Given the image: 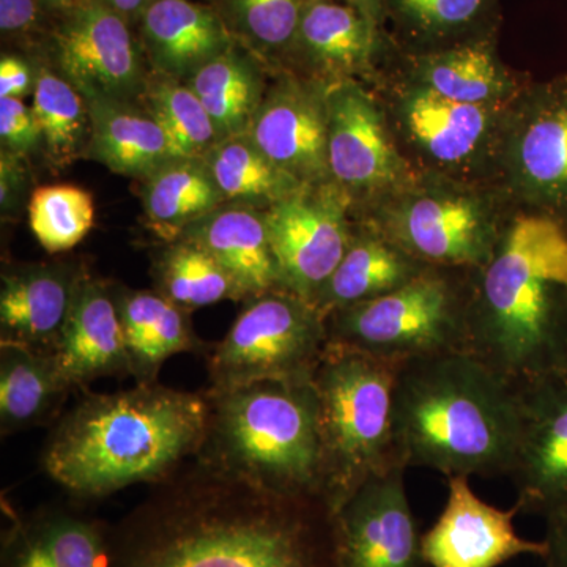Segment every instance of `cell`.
Returning a JSON list of instances; mask_svg holds the SVG:
<instances>
[{"instance_id":"34","label":"cell","mask_w":567,"mask_h":567,"mask_svg":"<svg viewBox=\"0 0 567 567\" xmlns=\"http://www.w3.org/2000/svg\"><path fill=\"white\" fill-rule=\"evenodd\" d=\"M91 193L74 185L40 186L29 200V224L48 252L70 251L93 227Z\"/></svg>"},{"instance_id":"31","label":"cell","mask_w":567,"mask_h":567,"mask_svg":"<svg viewBox=\"0 0 567 567\" xmlns=\"http://www.w3.org/2000/svg\"><path fill=\"white\" fill-rule=\"evenodd\" d=\"M155 279L158 293L188 312L224 300H246L223 265L188 238H177L163 249Z\"/></svg>"},{"instance_id":"40","label":"cell","mask_w":567,"mask_h":567,"mask_svg":"<svg viewBox=\"0 0 567 567\" xmlns=\"http://www.w3.org/2000/svg\"><path fill=\"white\" fill-rule=\"evenodd\" d=\"M37 76H33L31 66L20 58L6 55L0 61V99H24L33 93Z\"/></svg>"},{"instance_id":"7","label":"cell","mask_w":567,"mask_h":567,"mask_svg":"<svg viewBox=\"0 0 567 567\" xmlns=\"http://www.w3.org/2000/svg\"><path fill=\"white\" fill-rule=\"evenodd\" d=\"M466 315L447 279L421 271L393 292L331 312L328 342L405 363L466 350Z\"/></svg>"},{"instance_id":"4","label":"cell","mask_w":567,"mask_h":567,"mask_svg":"<svg viewBox=\"0 0 567 567\" xmlns=\"http://www.w3.org/2000/svg\"><path fill=\"white\" fill-rule=\"evenodd\" d=\"M466 352L522 385L567 369V230L524 216L483 265Z\"/></svg>"},{"instance_id":"11","label":"cell","mask_w":567,"mask_h":567,"mask_svg":"<svg viewBox=\"0 0 567 567\" xmlns=\"http://www.w3.org/2000/svg\"><path fill=\"white\" fill-rule=\"evenodd\" d=\"M404 475L401 464L377 473L331 516L334 567H427Z\"/></svg>"},{"instance_id":"26","label":"cell","mask_w":567,"mask_h":567,"mask_svg":"<svg viewBox=\"0 0 567 567\" xmlns=\"http://www.w3.org/2000/svg\"><path fill=\"white\" fill-rule=\"evenodd\" d=\"M69 391L54 353L0 344V427L3 434L43 423Z\"/></svg>"},{"instance_id":"18","label":"cell","mask_w":567,"mask_h":567,"mask_svg":"<svg viewBox=\"0 0 567 567\" xmlns=\"http://www.w3.org/2000/svg\"><path fill=\"white\" fill-rule=\"evenodd\" d=\"M141 37L153 73L183 82L235 44L224 18L192 0H153Z\"/></svg>"},{"instance_id":"19","label":"cell","mask_w":567,"mask_h":567,"mask_svg":"<svg viewBox=\"0 0 567 567\" xmlns=\"http://www.w3.org/2000/svg\"><path fill=\"white\" fill-rule=\"evenodd\" d=\"M401 244L427 262L483 267L495 251L486 219L472 200L429 196L402 216Z\"/></svg>"},{"instance_id":"17","label":"cell","mask_w":567,"mask_h":567,"mask_svg":"<svg viewBox=\"0 0 567 567\" xmlns=\"http://www.w3.org/2000/svg\"><path fill=\"white\" fill-rule=\"evenodd\" d=\"M84 276L65 265H25L2 276L0 344L54 353Z\"/></svg>"},{"instance_id":"3","label":"cell","mask_w":567,"mask_h":567,"mask_svg":"<svg viewBox=\"0 0 567 567\" xmlns=\"http://www.w3.org/2000/svg\"><path fill=\"white\" fill-rule=\"evenodd\" d=\"M210 404L151 383L92 394L63 417L44 451V470L66 491L104 496L159 480L207 439Z\"/></svg>"},{"instance_id":"35","label":"cell","mask_w":567,"mask_h":567,"mask_svg":"<svg viewBox=\"0 0 567 567\" xmlns=\"http://www.w3.org/2000/svg\"><path fill=\"white\" fill-rule=\"evenodd\" d=\"M425 87L445 99L486 104L503 91V81L491 52L477 47L434 55L424 69Z\"/></svg>"},{"instance_id":"39","label":"cell","mask_w":567,"mask_h":567,"mask_svg":"<svg viewBox=\"0 0 567 567\" xmlns=\"http://www.w3.org/2000/svg\"><path fill=\"white\" fill-rule=\"evenodd\" d=\"M412 20L432 31L461 28L475 20L486 0H399Z\"/></svg>"},{"instance_id":"5","label":"cell","mask_w":567,"mask_h":567,"mask_svg":"<svg viewBox=\"0 0 567 567\" xmlns=\"http://www.w3.org/2000/svg\"><path fill=\"white\" fill-rule=\"evenodd\" d=\"M212 398L205 442L227 476L278 498L323 503L315 380H264Z\"/></svg>"},{"instance_id":"21","label":"cell","mask_w":567,"mask_h":567,"mask_svg":"<svg viewBox=\"0 0 567 567\" xmlns=\"http://www.w3.org/2000/svg\"><path fill=\"white\" fill-rule=\"evenodd\" d=\"M91 112V141L85 156L112 173L145 178L177 158L166 133L142 104L85 100Z\"/></svg>"},{"instance_id":"36","label":"cell","mask_w":567,"mask_h":567,"mask_svg":"<svg viewBox=\"0 0 567 567\" xmlns=\"http://www.w3.org/2000/svg\"><path fill=\"white\" fill-rule=\"evenodd\" d=\"M230 32L257 51L282 50L293 43L305 6L301 0H227Z\"/></svg>"},{"instance_id":"14","label":"cell","mask_w":567,"mask_h":567,"mask_svg":"<svg viewBox=\"0 0 567 567\" xmlns=\"http://www.w3.org/2000/svg\"><path fill=\"white\" fill-rule=\"evenodd\" d=\"M248 136L287 174L303 185L322 183L330 174L324 96L286 82L265 91Z\"/></svg>"},{"instance_id":"30","label":"cell","mask_w":567,"mask_h":567,"mask_svg":"<svg viewBox=\"0 0 567 567\" xmlns=\"http://www.w3.org/2000/svg\"><path fill=\"white\" fill-rule=\"evenodd\" d=\"M295 41L323 69L349 71L368 62L374 37L358 7L341 0H316L305 6Z\"/></svg>"},{"instance_id":"29","label":"cell","mask_w":567,"mask_h":567,"mask_svg":"<svg viewBox=\"0 0 567 567\" xmlns=\"http://www.w3.org/2000/svg\"><path fill=\"white\" fill-rule=\"evenodd\" d=\"M204 159L227 203L241 207L268 208L303 186L276 166L248 134L219 141Z\"/></svg>"},{"instance_id":"8","label":"cell","mask_w":567,"mask_h":567,"mask_svg":"<svg viewBox=\"0 0 567 567\" xmlns=\"http://www.w3.org/2000/svg\"><path fill=\"white\" fill-rule=\"evenodd\" d=\"M248 303L213 353V391L264 380L312 379L328 347L322 312L287 290Z\"/></svg>"},{"instance_id":"37","label":"cell","mask_w":567,"mask_h":567,"mask_svg":"<svg viewBox=\"0 0 567 567\" xmlns=\"http://www.w3.org/2000/svg\"><path fill=\"white\" fill-rule=\"evenodd\" d=\"M37 544L47 550L54 567H111V555L102 535L80 518H54Z\"/></svg>"},{"instance_id":"9","label":"cell","mask_w":567,"mask_h":567,"mask_svg":"<svg viewBox=\"0 0 567 567\" xmlns=\"http://www.w3.org/2000/svg\"><path fill=\"white\" fill-rule=\"evenodd\" d=\"M347 194L339 183L303 185L265 208L282 290L315 305L349 249Z\"/></svg>"},{"instance_id":"28","label":"cell","mask_w":567,"mask_h":567,"mask_svg":"<svg viewBox=\"0 0 567 567\" xmlns=\"http://www.w3.org/2000/svg\"><path fill=\"white\" fill-rule=\"evenodd\" d=\"M406 128L429 155L443 163H458L480 147L491 123L486 104L445 99L420 89L405 104Z\"/></svg>"},{"instance_id":"6","label":"cell","mask_w":567,"mask_h":567,"mask_svg":"<svg viewBox=\"0 0 567 567\" xmlns=\"http://www.w3.org/2000/svg\"><path fill=\"white\" fill-rule=\"evenodd\" d=\"M401 364L328 342L317 365L312 380L322 435V498L331 516L369 477L401 464L393 423Z\"/></svg>"},{"instance_id":"24","label":"cell","mask_w":567,"mask_h":567,"mask_svg":"<svg viewBox=\"0 0 567 567\" xmlns=\"http://www.w3.org/2000/svg\"><path fill=\"white\" fill-rule=\"evenodd\" d=\"M226 203L204 158L177 156L144 178L145 216L169 240H177L186 227Z\"/></svg>"},{"instance_id":"16","label":"cell","mask_w":567,"mask_h":567,"mask_svg":"<svg viewBox=\"0 0 567 567\" xmlns=\"http://www.w3.org/2000/svg\"><path fill=\"white\" fill-rule=\"evenodd\" d=\"M54 358L70 390L100 377L130 374L117 298L106 284L81 279Z\"/></svg>"},{"instance_id":"32","label":"cell","mask_w":567,"mask_h":567,"mask_svg":"<svg viewBox=\"0 0 567 567\" xmlns=\"http://www.w3.org/2000/svg\"><path fill=\"white\" fill-rule=\"evenodd\" d=\"M32 111L41 142L55 166H69L85 156L91 141V112L82 93L62 74L47 69L39 71Z\"/></svg>"},{"instance_id":"12","label":"cell","mask_w":567,"mask_h":567,"mask_svg":"<svg viewBox=\"0 0 567 567\" xmlns=\"http://www.w3.org/2000/svg\"><path fill=\"white\" fill-rule=\"evenodd\" d=\"M522 434L509 476L520 514L567 511V369L522 383Z\"/></svg>"},{"instance_id":"13","label":"cell","mask_w":567,"mask_h":567,"mask_svg":"<svg viewBox=\"0 0 567 567\" xmlns=\"http://www.w3.org/2000/svg\"><path fill=\"white\" fill-rule=\"evenodd\" d=\"M520 514L483 502L470 486L468 477H447L445 509L434 527L421 537L427 567H498L533 555L543 558L546 543L517 535L514 518Z\"/></svg>"},{"instance_id":"22","label":"cell","mask_w":567,"mask_h":567,"mask_svg":"<svg viewBox=\"0 0 567 567\" xmlns=\"http://www.w3.org/2000/svg\"><path fill=\"white\" fill-rule=\"evenodd\" d=\"M123 338L130 361V374L137 385L156 383L167 358L194 352L199 347L189 324L188 311L171 303L162 293L126 292L115 295Z\"/></svg>"},{"instance_id":"33","label":"cell","mask_w":567,"mask_h":567,"mask_svg":"<svg viewBox=\"0 0 567 567\" xmlns=\"http://www.w3.org/2000/svg\"><path fill=\"white\" fill-rule=\"evenodd\" d=\"M142 106L162 125L175 156L204 158L219 142L210 115L186 82L153 73Z\"/></svg>"},{"instance_id":"43","label":"cell","mask_w":567,"mask_h":567,"mask_svg":"<svg viewBox=\"0 0 567 567\" xmlns=\"http://www.w3.org/2000/svg\"><path fill=\"white\" fill-rule=\"evenodd\" d=\"M0 199H2L3 212L10 210L14 203H18V196L22 189V173L20 167V156L11 155L2 151V164H0Z\"/></svg>"},{"instance_id":"1","label":"cell","mask_w":567,"mask_h":567,"mask_svg":"<svg viewBox=\"0 0 567 567\" xmlns=\"http://www.w3.org/2000/svg\"><path fill=\"white\" fill-rule=\"evenodd\" d=\"M111 567H334L333 518L323 503L251 487L178 499L137 518Z\"/></svg>"},{"instance_id":"45","label":"cell","mask_w":567,"mask_h":567,"mask_svg":"<svg viewBox=\"0 0 567 567\" xmlns=\"http://www.w3.org/2000/svg\"><path fill=\"white\" fill-rule=\"evenodd\" d=\"M43 2L51 7H58V9H66V7H71L73 0H43Z\"/></svg>"},{"instance_id":"10","label":"cell","mask_w":567,"mask_h":567,"mask_svg":"<svg viewBox=\"0 0 567 567\" xmlns=\"http://www.w3.org/2000/svg\"><path fill=\"white\" fill-rule=\"evenodd\" d=\"M59 74L85 100L142 104L148 74L126 18L99 0L73 7L54 35Z\"/></svg>"},{"instance_id":"38","label":"cell","mask_w":567,"mask_h":567,"mask_svg":"<svg viewBox=\"0 0 567 567\" xmlns=\"http://www.w3.org/2000/svg\"><path fill=\"white\" fill-rule=\"evenodd\" d=\"M0 140L3 152L20 158H24L43 144L32 107L22 100L0 99Z\"/></svg>"},{"instance_id":"27","label":"cell","mask_w":567,"mask_h":567,"mask_svg":"<svg viewBox=\"0 0 567 567\" xmlns=\"http://www.w3.org/2000/svg\"><path fill=\"white\" fill-rule=\"evenodd\" d=\"M421 271L404 252L379 240L352 241L315 306L327 319L331 312L393 292Z\"/></svg>"},{"instance_id":"23","label":"cell","mask_w":567,"mask_h":567,"mask_svg":"<svg viewBox=\"0 0 567 567\" xmlns=\"http://www.w3.org/2000/svg\"><path fill=\"white\" fill-rule=\"evenodd\" d=\"M185 82L210 115L219 141L248 134L267 91L256 58L237 43Z\"/></svg>"},{"instance_id":"42","label":"cell","mask_w":567,"mask_h":567,"mask_svg":"<svg viewBox=\"0 0 567 567\" xmlns=\"http://www.w3.org/2000/svg\"><path fill=\"white\" fill-rule=\"evenodd\" d=\"M544 567H567V511L546 520Z\"/></svg>"},{"instance_id":"44","label":"cell","mask_w":567,"mask_h":567,"mask_svg":"<svg viewBox=\"0 0 567 567\" xmlns=\"http://www.w3.org/2000/svg\"><path fill=\"white\" fill-rule=\"evenodd\" d=\"M99 2L106 6L107 9L117 11L123 18H128L142 14V11L147 9L153 0H99Z\"/></svg>"},{"instance_id":"46","label":"cell","mask_w":567,"mask_h":567,"mask_svg":"<svg viewBox=\"0 0 567 567\" xmlns=\"http://www.w3.org/2000/svg\"><path fill=\"white\" fill-rule=\"evenodd\" d=\"M341 2H347L354 7H363L365 3L371 2V0H341Z\"/></svg>"},{"instance_id":"2","label":"cell","mask_w":567,"mask_h":567,"mask_svg":"<svg viewBox=\"0 0 567 567\" xmlns=\"http://www.w3.org/2000/svg\"><path fill=\"white\" fill-rule=\"evenodd\" d=\"M394 443L405 466L443 476L509 475L522 434L520 386L466 350L399 365Z\"/></svg>"},{"instance_id":"15","label":"cell","mask_w":567,"mask_h":567,"mask_svg":"<svg viewBox=\"0 0 567 567\" xmlns=\"http://www.w3.org/2000/svg\"><path fill=\"white\" fill-rule=\"evenodd\" d=\"M328 164L342 188H379L398 178L401 164L368 93L339 82L324 95Z\"/></svg>"},{"instance_id":"41","label":"cell","mask_w":567,"mask_h":567,"mask_svg":"<svg viewBox=\"0 0 567 567\" xmlns=\"http://www.w3.org/2000/svg\"><path fill=\"white\" fill-rule=\"evenodd\" d=\"M39 18L37 0H0V29L3 33L29 31Z\"/></svg>"},{"instance_id":"25","label":"cell","mask_w":567,"mask_h":567,"mask_svg":"<svg viewBox=\"0 0 567 567\" xmlns=\"http://www.w3.org/2000/svg\"><path fill=\"white\" fill-rule=\"evenodd\" d=\"M517 166L532 196L567 210V85L544 96L518 137Z\"/></svg>"},{"instance_id":"20","label":"cell","mask_w":567,"mask_h":567,"mask_svg":"<svg viewBox=\"0 0 567 567\" xmlns=\"http://www.w3.org/2000/svg\"><path fill=\"white\" fill-rule=\"evenodd\" d=\"M178 238L207 249L240 287L246 301L282 290L264 212L241 205L221 207L186 227Z\"/></svg>"}]
</instances>
